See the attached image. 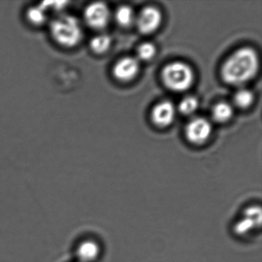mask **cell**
I'll use <instances>...</instances> for the list:
<instances>
[{"label":"cell","mask_w":262,"mask_h":262,"mask_svg":"<svg viewBox=\"0 0 262 262\" xmlns=\"http://www.w3.org/2000/svg\"><path fill=\"white\" fill-rule=\"evenodd\" d=\"M259 67L257 52L250 47H242L230 55L222 64L221 76L228 85H242L257 75Z\"/></svg>","instance_id":"obj_1"},{"label":"cell","mask_w":262,"mask_h":262,"mask_svg":"<svg viewBox=\"0 0 262 262\" xmlns=\"http://www.w3.org/2000/svg\"><path fill=\"white\" fill-rule=\"evenodd\" d=\"M194 70L186 62L174 61L162 70L161 78L164 85L171 91L182 93L189 90L194 82Z\"/></svg>","instance_id":"obj_2"},{"label":"cell","mask_w":262,"mask_h":262,"mask_svg":"<svg viewBox=\"0 0 262 262\" xmlns=\"http://www.w3.org/2000/svg\"><path fill=\"white\" fill-rule=\"evenodd\" d=\"M50 33L53 39L62 47L71 48L82 40V30L77 18L73 16H61L50 24Z\"/></svg>","instance_id":"obj_3"},{"label":"cell","mask_w":262,"mask_h":262,"mask_svg":"<svg viewBox=\"0 0 262 262\" xmlns=\"http://www.w3.org/2000/svg\"><path fill=\"white\" fill-rule=\"evenodd\" d=\"M212 125L209 120L204 117L191 119L185 128V136L190 143L201 145L211 137Z\"/></svg>","instance_id":"obj_4"},{"label":"cell","mask_w":262,"mask_h":262,"mask_svg":"<svg viewBox=\"0 0 262 262\" xmlns=\"http://www.w3.org/2000/svg\"><path fill=\"white\" fill-rule=\"evenodd\" d=\"M163 16L157 7L148 6L141 10L136 17L135 24L142 34H151L160 27Z\"/></svg>","instance_id":"obj_5"},{"label":"cell","mask_w":262,"mask_h":262,"mask_svg":"<svg viewBox=\"0 0 262 262\" xmlns=\"http://www.w3.org/2000/svg\"><path fill=\"white\" fill-rule=\"evenodd\" d=\"M261 223V210L260 207H248L244 211L242 217L235 222L234 231L239 237L249 235L257 228H260Z\"/></svg>","instance_id":"obj_6"},{"label":"cell","mask_w":262,"mask_h":262,"mask_svg":"<svg viewBox=\"0 0 262 262\" xmlns=\"http://www.w3.org/2000/svg\"><path fill=\"white\" fill-rule=\"evenodd\" d=\"M111 13L110 8L104 3H93L87 6L84 18L89 27L95 30H102L110 23Z\"/></svg>","instance_id":"obj_7"},{"label":"cell","mask_w":262,"mask_h":262,"mask_svg":"<svg viewBox=\"0 0 262 262\" xmlns=\"http://www.w3.org/2000/svg\"><path fill=\"white\" fill-rule=\"evenodd\" d=\"M140 62L137 58L125 56L118 60L113 68V75L119 82H127L137 77Z\"/></svg>","instance_id":"obj_8"},{"label":"cell","mask_w":262,"mask_h":262,"mask_svg":"<svg viewBox=\"0 0 262 262\" xmlns=\"http://www.w3.org/2000/svg\"><path fill=\"white\" fill-rule=\"evenodd\" d=\"M176 108L170 101L165 100L156 104L151 112V120L159 128H166L174 122Z\"/></svg>","instance_id":"obj_9"},{"label":"cell","mask_w":262,"mask_h":262,"mask_svg":"<svg viewBox=\"0 0 262 262\" xmlns=\"http://www.w3.org/2000/svg\"><path fill=\"white\" fill-rule=\"evenodd\" d=\"M100 254L99 245L94 241H85L77 248V257L81 262H93Z\"/></svg>","instance_id":"obj_10"},{"label":"cell","mask_w":262,"mask_h":262,"mask_svg":"<svg viewBox=\"0 0 262 262\" xmlns=\"http://www.w3.org/2000/svg\"><path fill=\"white\" fill-rule=\"evenodd\" d=\"M234 110L232 105L226 102H219L211 110V117L219 123H225L232 118Z\"/></svg>","instance_id":"obj_11"},{"label":"cell","mask_w":262,"mask_h":262,"mask_svg":"<svg viewBox=\"0 0 262 262\" xmlns=\"http://www.w3.org/2000/svg\"><path fill=\"white\" fill-rule=\"evenodd\" d=\"M136 17L134 10L129 6H120L115 13L116 22L122 27H128L133 25L136 21Z\"/></svg>","instance_id":"obj_12"},{"label":"cell","mask_w":262,"mask_h":262,"mask_svg":"<svg viewBox=\"0 0 262 262\" xmlns=\"http://www.w3.org/2000/svg\"><path fill=\"white\" fill-rule=\"evenodd\" d=\"M112 39L108 35L100 34L94 36L90 41V48L96 54H103L111 47Z\"/></svg>","instance_id":"obj_13"},{"label":"cell","mask_w":262,"mask_h":262,"mask_svg":"<svg viewBox=\"0 0 262 262\" xmlns=\"http://www.w3.org/2000/svg\"><path fill=\"white\" fill-rule=\"evenodd\" d=\"M254 96L252 92L248 89L244 88L237 90L233 98L234 105L242 110H245L251 106V104L254 102Z\"/></svg>","instance_id":"obj_14"},{"label":"cell","mask_w":262,"mask_h":262,"mask_svg":"<svg viewBox=\"0 0 262 262\" xmlns=\"http://www.w3.org/2000/svg\"><path fill=\"white\" fill-rule=\"evenodd\" d=\"M199 102L197 98L192 96L184 97L179 104V110L184 115H191L199 108Z\"/></svg>","instance_id":"obj_15"},{"label":"cell","mask_w":262,"mask_h":262,"mask_svg":"<svg viewBox=\"0 0 262 262\" xmlns=\"http://www.w3.org/2000/svg\"><path fill=\"white\" fill-rule=\"evenodd\" d=\"M156 47L151 42H146L141 44L137 49V59L139 60L149 61L156 56Z\"/></svg>","instance_id":"obj_16"},{"label":"cell","mask_w":262,"mask_h":262,"mask_svg":"<svg viewBox=\"0 0 262 262\" xmlns=\"http://www.w3.org/2000/svg\"><path fill=\"white\" fill-rule=\"evenodd\" d=\"M27 19L31 24L36 26L42 25L47 19L45 10L39 7H31L27 13Z\"/></svg>","instance_id":"obj_17"}]
</instances>
